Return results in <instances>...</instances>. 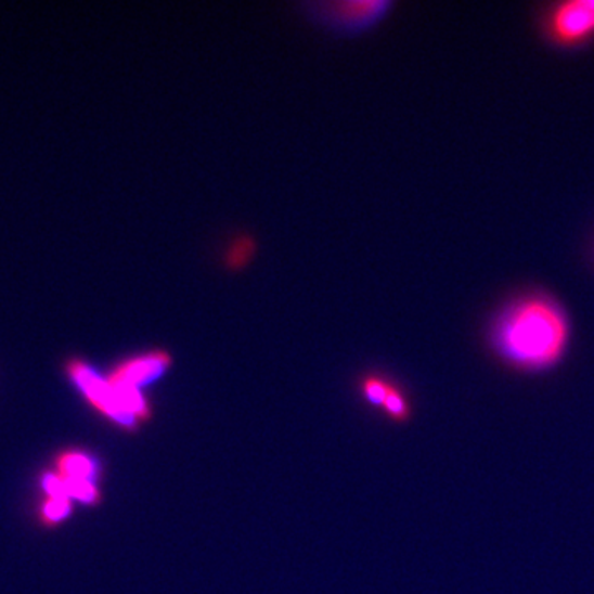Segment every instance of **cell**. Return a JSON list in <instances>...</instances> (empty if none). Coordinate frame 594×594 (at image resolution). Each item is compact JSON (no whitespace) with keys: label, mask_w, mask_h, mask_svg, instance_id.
Returning a JSON list of instances; mask_svg holds the SVG:
<instances>
[{"label":"cell","mask_w":594,"mask_h":594,"mask_svg":"<svg viewBox=\"0 0 594 594\" xmlns=\"http://www.w3.org/2000/svg\"><path fill=\"white\" fill-rule=\"evenodd\" d=\"M570 324L564 309L546 297L530 296L504 309L491 332L498 356L526 372H543L564 359Z\"/></svg>","instance_id":"6da1fadb"},{"label":"cell","mask_w":594,"mask_h":594,"mask_svg":"<svg viewBox=\"0 0 594 594\" xmlns=\"http://www.w3.org/2000/svg\"><path fill=\"white\" fill-rule=\"evenodd\" d=\"M66 374L72 378L73 384L77 385L83 397L96 408L98 412L118 423L122 428H138L139 419L119 406L115 390L111 387L109 382L107 378L101 377L93 366L88 365L81 359H69L66 362Z\"/></svg>","instance_id":"7a4b0ae2"},{"label":"cell","mask_w":594,"mask_h":594,"mask_svg":"<svg viewBox=\"0 0 594 594\" xmlns=\"http://www.w3.org/2000/svg\"><path fill=\"white\" fill-rule=\"evenodd\" d=\"M548 34L556 43L577 46L594 35V0H571L553 9Z\"/></svg>","instance_id":"3957f363"},{"label":"cell","mask_w":594,"mask_h":594,"mask_svg":"<svg viewBox=\"0 0 594 594\" xmlns=\"http://www.w3.org/2000/svg\"><path fill=\"white\" fill-rule=\"evenodd\" d=\"M169 365L170 357L166 352L147 353V356L132 357L119 363L107 378L115 384L128 385L141 390L144 385L157 380Z\"/></svg>","instance_id":"277c9868"},{"label":"cell","mask_w":594,"mask_h":594,"mask_svg":"<svg viewBox=\"0 0 594 594\" xmlns=\"http://www.w3.org/2000/svg\"><path fill=\"white\" fill-rule=\"evenodd\" d=\"M332 11L334 24L340 25L344 28H360L369 27V25L377 22L385 14L390 4L387 2H359V4H336L327 5Z\"/></svg>","instance_id":"5b68a950"},{"label":"cell","mask_w":594,"mask_h":594,"mask_svg":"<svg viewBox=\"0 0 594 594\" xmlns=\"http://www.w3.org/2000/svg\"><path fill=\"white\" fill-rule=\"evenodd\" d=\"M56 473L73 479H88L96 482L101 474V466L91 454L83 451L66 450L55 460Z\"/></svg>","instance_id":"8992f818"},{"label":"cell","mask_w":594,"mask_h":594,"mask_svg":"<svg viewBox=\"0 0 594 594\" xmlns=\"http://www.w3.org/2000/svg\"><path fill=\"white\" fill-rule=\"evenodd\" d=\"M66 495L69 501L81 502V504L94 505L101 501V492L98 489L96 482L88 479H73L65 477Z\"/></svg>","instance_id":"52a82bcc"},{"label":"cell","mask_w":594,"mask_h":594,"mask_svg":"<svg viewBox=\"0 0 594 594\" xmlns=\"http://www.w3.org/2000/svg\"><path fill=\"white\" fill-rule=\"evenodd\" d=\"M73 502L69 499H47L40 508V520L46 527H55L62 524L72 514Z\"/></svg>","instance_id":"ba28073f"},{"label":"cell","mask_w":594,"mask_h":594,"mask_svg":"<svg viewBox=\"0 0 594 594\" xmlns=\"http://www.w3.org/2000/svg\"><path fill=\"white\" fill-rule=\"evenodd\" d=\"M40 485H42L47 499H68V495H66L65 477L56 473V470H47V473H43Z\"/></svg>","instance_id":"9c48e42d"},{"label":"cell","mask_w":594,"mask_h":594,"mask_svg":"<svg viewBox=\"0 0 594 594\" xmlns=\"http://www.w3.org/2000/svg\"><path fill=\"white\" fill-rule=\"evenodd\" d=\"M385 408L387 412L390 413L393 418L404 419L408 415V406L404 398L398 393L393 388H388L387 400H385Z\"/></svg>","instance_id":"30bf717a"},{"label":"cell","mask_w":594,"mask_h":594,"mask_svg":"<svg viewBox=\"0 0 594 594\" xmlns=\"http://www.w3.org/2000/svg\"><path fill=\"white\" fill-rule=\"evenodd\" d=\"M388 388L390 387H387V385L382 384V382L369 380L365 384L366 398H369V400L372 401V403L384 404L385 400H387Z\"/></svg>","instance_id":"8fae6325"}]
</instances>
